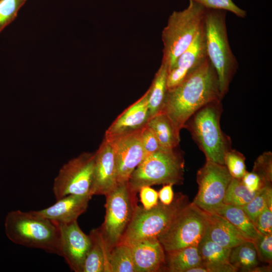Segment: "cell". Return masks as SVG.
<instances>
[{
  "instance_id": "26",
  "label": "cell",
  "mask_w": 272,
  "mask_h": 272,
  "mask_svg": "<svg viewBox=\"0 0 272 272\" xmlns=\"http://www.w3.org/2000/svg\"><path fill=\"white\" fill-rule=\"evenodd\" d=\"M109 272H135L130 245L118 243L109 251Z\"/></svg>"
},
{
  "instance_id": "29",
  "label": "cell",
  "mask_w": 272,
  "mask_h": 272,
  "mask_svg": "<svg viewBox=\"0 0 272 272\" xmlns=\"http://www.w3.org/2000/svg\"><path fill=\"white\" fill-rule=\"evenodd\" d=\"M266 206L272 207L271 186L261 188L251 201L241 207L254 224L257 216Z\"/></svg>"
},
{
  "instance_id": "24",
  "label": "cell",
  "mask_w": 272,
  "mask_h": 272,
  "mask_svg": "<svg viewBox=\"0 0 272 272\" xmlns=\"http://www.w3.org/2000/svg\"><path fill=\"white\" fill-rule=\"evenodd\" d=\"M215 213L223 217L252 241L260 234L241 207L223 203Z\"/></svg>"
},
{
  "instance_id": "11",
  "label": "cell",
  "mask_w": 272,
  "mask_h": 272,
  "mask_svg": "<svg viewBox=\"0 0 272 272\" xmlns=\"http://www.w3.org/2000/svg\"><path fill=\"white\" fill-rule=\"evenodd\" d=\"M232 178L225 165L206 159L197 172L198 192L192 202L207 213H215L224 203Z\"/></svg>"
},
{
  "instance_id": "8",
  "label": "cell",
  "mask_w": 272,
  "mask_h": 272,
  "mask_svg": "<svg viewBox=\"0 0 272 272\" xmlns=\"http://www.w3.org/2000/svg\"><path fill=\"white\" fill-rule=\"evenodd\" d=\"M208 214L192 202L183 208L158 237L165 252L197 246L205 234Z\"/></svg>"
},
{
  "instance_id": "16",
  "label": "cell",
  "mask_w": 272,
  "mask_h": 272,
  "mask_svg": "<svg viewBox=\"0 0 272 272\" xmlns=\"http://www.w3.org/2000/svg\"><path fill=\"white\" fill-rule=\"evenodd\" d=\"M149 90L124 110L106 130L105 138H111L140 130L150 119L148 107Z\"/></svg>"
},
{
  "instance_id": "37",
  "label": "cell",
  "mask_w": 272,
  "mask_h": 272,
  "mask_svg": "<svg viewBox=\"0 0 272 272\" xmlns=\"http://www.w3.org/2000/svg\"><path fill=\"white\" fill-rule=\"evenodd\" d=\"M139 192L141 201L144 209H150L158 203V192L150 186H143Z\"/></svg>"
},
{
  "instance_id": "12",
  "label": "cell",
  "mask_w": 272,
  "mask_h": 272,
  "mask_svg": "<svg viewBox=\"0 0 272 272\" xmlns=\"http://www.w3.org/2000/svg\"><path fill=\"white\" fill-rule=\"evenodd\" d=\"M142 129L111 138L104 137L113 150L117 183L127 182L133 171L147 156L142 142Z\"/></svg>"
},
{
  "instance_id": "22",
  "label": "cell",
  "mask_w": 272,
  "mask_h": 272,
  "mask_svg": "<svg viewBox=\"0 0 272 272\" xmlns=\"http://www.w3.org/2000/svg\"><path fill=\"white\" fill-rule=\"evenodd\" d=\"M147 125L154 132L162 149L177 147L180 141V132L164 113H160L150 118Z\"/></svg>"
},
{
  "instance_id": "33",
  "label": "cell",
  "mask_w": 272,
  "mask_h": 272,
  "mask_svg": "<svg viewBox=\"0 0 272 272\" xmlns=\"http://www.w3.org/2000/svg\"><path fill=\"white\" fill-rule=\"evenodd\" d=\"M258 259L262 262L271 264L272 234H260L253 240Z\"/></svg>"
},
{
  "instance_id": "3",
  "label": "cell",
  "mask_w": 272,
  "mask_h": 272,
  "mask_svg": "<svg viewBox=\"0 0 272 272\" xmlns=\"http://www.w3.org/2000/svg\"><path fill=\"white\" fill-rule=\"evenodd\" d=\"M226 17L225 11L206 9L203 18L208 56L216 71L222 98L238 68L228 40Z\"/></svg>"
},
{
  "instance_id": "2",
  "label": "cell",
  "mask_w": 272,
  "mask_h": 272,
  "mask_svg": "<svg viewBox=\"0 0 272 272\" xmlns=\"http://www.w3.org/2000/svg\"><path fill=\"white\" fill-rule=\"evenodd\" d=\"M5 232L13 243L61 255L60 235L57 224L34 212H9L5 219Z\"/></svg>"
},
{
  "instance_id": "40",
  "label": "cell",
  "mask_w": 272,
  "mask_h": 272,
  "mask_svg": "<svg viewBox=\"0 0 272 272\" xmlns=\"http://www.w3.org/2000/svg\"><path fill=\"white\" fill-rule=\"evenodd\" d=\"M269 272L271 271V264L268 266H256L252 271V272Z\"/></svg>"
},
{
  "instance_id": "4",
  "label": "cell",
  "mask_w": 272,
  "mask_h": 272,
  "mask_svg": "<svg viewBox=\"0 0 272 272\" xmlns=\"http://www.w3.org/2000/svg\"><path fill=\"white\" fill-rule=\"evenodd\" d=\"M222 100L211 102L196 111L183 128L190 132L192 139L207 160L224 165V156L231 148L230 138L220 127Z\"/></svg>"
},
{
  "instance_id": "38",
  "label": "cell",
  "mask_w": 272,
  "mask_h": 272,
  "mask_svg": "<svg viewBox=\"0 0 272 272\" xmlns=\"http://www.w3.org/2000/svg\"><path fill=\"white\" fill-rule=\"evenodd\" d=\"M241 180L246 187L251 192L258 191L265 186L259 176L253 171H246Z\"/></svg>"
},
{
  "instance_id": "5",
  "label": "cell",
  "mask_w": 272,
  "mask_h": 272,
  "mask_svg": "<svg viewBox=\"0 0 272 272\" xmlns=\"http://www.w3.org/2000/svg\"><path fill=\"white\" fill-rule=\"evenodd\" d=\"M184 159L176 150L161 149L146 156L131 174L127 182L130 191L135 193L145 186L182 184Z\"/></svg>"
},
{
  "instance_id": "25",
  "label": "cell",
  "mask_w": 272,
  "mask_h": 272,
  "mask_svg": "<svg viewBox=\"0 0 272 272\" xmlns=\"http://www.w3.org/2000/svg\"><path fill=\"white\" fill-rule=\"evenodd\" d=\"M253 241L244 242L231 248L229 263L237 271L252 272L258 265V260Z\"/></svg>"
},
{
  "instance_id": "14",
  "label": "cell",
  "mask_w": 272,
  "mask_h": 272,
  "mask_svg": "<svg viewBox=\"0 0 272 272\" xmlns=\"http://www.w3.org/2000/svg\"><path fill=\"white\" fill-rule=\"evenodd\" d=\"M208 57L203 20L202 24L191 43L179 56L172 67L168 71L167 89H172L180 84Z\"/></svg>"
},
{
  "instance_id": "17",
  "label": "cell",
  "mask_w": 272,
  "mask_h": 272,
  "mask_svg": "<svg viewBox=\"0 0 272 272\" xmlns=\"http://www.w3.org/2000/svg\"><path fill=\"white\" fill-rule=\"evenodd\" d=\"M130 245L135 272H156L163 270L165 251L158 238L138 241Z\"/></svg>"
},
{
  "instance_id": "35",
  "label": "cell",
  "mask_w": 272,
  "mask_h": 272,
  "mask_svg": "<svg viewBox=\"0 0 272 272\" xmlns=\"http://www.w3.org/2000/svg\"><path fill=\"white\" fill-rule=\"evenodd\" d=\"M272 207L266 206L257 216L254 225L261 234H272Z\"/></svg>"
},
{
  "instance_id": "39",
  "label": "cell",
  "mask_w": 272,
  "mask_h": 272,
  "mask_svg": "<svg viewBox=\"0 0 272 272\" xmlns=\"http://www.w3.org/2000/svg\"><path fill=\"white\" fill-rule=\"evenodd\" d=\"M172 186V184H165L158 192V198L163 204L169 205L173 201L174 193Z\"/></svg>"
},
{
  "instance_id": "13",
  "label": "cell",
  "mask_w": 272,
  "mask_h": 272,
  "mask_svg": "<svg viewBox=\"0 0 272 272\" xmlns=\"http://www.w3.org/2000/svg\"><path fill=\"white\" fill-rule=\"evenodd\" d=\"M57 224L60 235V256L72 271L82 272L85 258L91 246L90 235L83 232L77 220Z\"/></svg>"
},
{
  "instance_id": "18",
  "label": "cell",
  "mask_w": 272,
  "mask_h": 272,
  "mask_svg": "<svg viewBox=\"0 0 272 272\" xmlns=\"http://www.w3.org/2000/svg\"><path fill=\"white\" fill-rule=\"evenodd\" d=\"M92 197L90 195H68L47 208L34 212L56 224L71 223L77 220L86 211Z\"/></svg>"
},
{
  "instance_id": "31",
  "label": "cell",
  "mask_w": 272,
  "mask_h": 272,
  "mask_svg": "<svg viewBox=\"0 0 272 272\" xmlns=\"http://www.w3.org/2000/svg\"><path fill=\"white\" fill-rule=\"evenodd\" d=\"M252 171L259 176L265 186H271V153L270 152H266L260 155L254 162Z\"/></svg>"
},
{
  "instance_id": "27",
  "label": "cell",
  "mask_w": 272,
  "mask_h": 272,
  "mask_svg": "<svg viewBox=\"0 0 272 272\" xmlns=\"http://www.w3.org/2000/svg\"><path fill=\"white\" fill-rule=\"evenodd\" d=\"M197 249L202 263L211 264L229 262L231 248L220 246L205 234L199 242Z\"/></svg>"
},
{
  "instance_id": "19",
  "label": "cell",
  "mask_w": 272,
  "mask_h": 272,
  "mask_svg": "<svg viewBox=\"0 0 272 272\" xmlns=\"http://www.w3.org/2000/svg\"><path fill=\"white\" fill-rule=\"evenodd\" d=\"M207 214L205 235L214 242L232 248L244 242L252 241L223 217L216 213Z\"/></svg>"
},
{
  "instance_id": "15",
  "label": "cell",
  "mask_w": 272,
  "mask_h": 272,
  "mask_svg": "<svg viewBox=\"0 0 272 272\" xmlns=\"http://www.w3.org/2000/svg\"><path fill=\"white\" fill-rule=\"evenodd\" d=\"M95 154L91 194L105 195L118 183L113 150L109 141L104 138Z\"/></svg>"
},
{
  "instance_id": "20",
  "label": "cell",
  "mask_w": 272,
  "mask_h": 272,
  "mask_svg": "<svg viewBox=\"0 0 272 272\" xmlns=\"http://www.w3.org/2000/svg\"><path fill=\"white\" fill-rule=\"evenodd\" d=\"M91 246L85 258L82 272H109L108 256L110 250L98 229L89 234Z\"/></svg>"
},
{
  "instance_id": "10",
  "label": "cell",
  "mask_w": 272,
  "mask_h": 272,
  "mask_svg": "<svg viewBox=\"0 0 272 272\" xmlns=\"http://www.w3.org/2000/svg\"><path fill=\"white\" fill-rule=\"evenodd\" d=\"M95 158V153L84 152L62 166L53 184L56 200L70 194L92 196Z\"/></svg>"
},
{
  "instance_id": "7",
  "label": "cell",
  "mask_w": 272,
  "mask_h": 272,
  "mask_svg": "<svg viewBox=\"0 0 272 272\" xmlns=\"http://www.w3.org/2000/svg\"><path fill=\"white\" fill-rule=\"evenodd\" d=\"M189 203L187 196L178 193L169 205L160 201L148 210L137 205L119 242L131 245L145 239L158 238L176 215Z\"/></svg>"
},
{
  "instance_id": "1",
  "label": "cell",
  "mask_w": 272,
  "mask_h": 272,
  "mask_svg": "<svg viewBox=\"0 0 272 272\" xmlns=\"http://www.w3.org/2000/svg\"><path fill=\"white\" fill-rule=\"evenodd\" d=\"M222 99L216 71L208 57L180 84L167 90L162 112L180 132L196 111L211 102Z\"/></svg>"
},
{
  "instance_id": "9",
  "label": "cell",
  "mask_w": 272,
  "mask_h": 272,
  "mask_svg": "<svg viewBox=\"0 0 272 272\" xmlns=\"http://www.w3.org/2000/svg\"><path fill=\"white\" fill-rule=\"evenodd\" d=\"M136 194L127 182H123L105 195V216L99 229L110 250L119 242L131 219L137 206Z\"/></svg>"
},
{
  "instance_id": "21",
  "label": "cell",
  "mask_w": 272,
  "mask_h": 272,
  "mask_svg": "<svg viewBox=\"0 0 272 272\" xmlns=\"http://www.w3.org/2000/svg\"><path fill=\"white\" fill-rule=\"evenodd\" d=\"M163 270L169 272H187L202 264L197 246H188L166 252Z\"/></svg>"
},
{
  "instance_id": "34",
  "label": "cell",
  "mask_w": 272,
  "mask_h": 272,
  "mask_svg": "<svg viewBox=\"0 0 272 272\" xmlns=\"http://www.w3.org/2000/svg\"><path fill=\"white\" fill-rule=\"evenodd\" d=\"M26 0H0V27L17 14Z\"/></svg>"
},
{
  "instance_id": "23",
  "label": "cell",
  "mask_w": 272,
  "mask_h": 272,
  "mask_svg": "<svg viewBox=\"0 0 272 272\" xmlns=\"http://www.w3.org/2000/svg\"><path fill=\"white\" fill-rule=\"evenodd\" d=\"M167 74L168 66L162 62L149 88L148 107L150 118L162 111L168 90Z\"/></svg>"
},
{
  "instance_id": "6",
  "label": "cell",
  "mask_w": 272,
  "mask_h": 272,
  "mask_svg": "<svg viewBox=\"0 0 272 272\" xmlns=\"http://www.w3.org/2000/svg\"><path fill=\"white\" fill-rule=\"evenodd\" d=\"M206 9L192 0L187 8L174 11L162 32L163 43L162 62L168 71L179 56L189 46L201 27Z\"/></svg>"
},
{
  "instance_id": "28",
  "label": "cell",
  "mask_w": 272,
  "mask_h": 272,
  "mask_svg": "<svg viewBox=\"0 0 272 272\" xmlns=\"http://www.w3.org/2000/svg\"><path fill=\"white\" fill-rule=\"evenodd\" d=\"M258 191L251 192L243 184L241 179L232 178L227 188L223 203L243 207L251 201Z\"/></svg>"
},
{
  "instance_id": "32",
  "label": "cell",
  "mask_w": 272,
  "mask_h": 272,
  "mask_svg": "<svg viewBox=\"0 0 272 272\" xmlns=\"http://www.w3.org/2000/svg\"><path fill=\"white\" fill-rule=\"evenodd\" d=\"M203 6L206 9L221 10L229 11L236 16L245 18L246 11L236 5L232 0H192Z\"/></svg>"
},
{
  "instance_id": "30",
  "label": "cell",
  "mask_w": 272,
  "mask_h": 272,
  "mask_svg": "<svg viewBox=\"0 0 272 272\" xmlns=\"http://www.w3.org/2000/svg\"><path fill=\"white\" fill-rule=\"evenodd\" d=\"M245 158L239 151L230 149L224 156V165L232 178L241 179L246 172Z\"/></svg>"
},
{
  "instance_id": "36",
  "label": "cell",
  "mask_w": 272,
  "mask_h": 272,
  "mask_svg": "<svg viewBox=\"0 0 272 272\" xmlns=\"http://www.w3.org/2000/svg\"><path fill=\"white\" fill-rule=\"evenodd\" d=\"M141 139L147 155L162 149L154 132L147 124L141 130Z\"/></svg>"
}]
</instances>
